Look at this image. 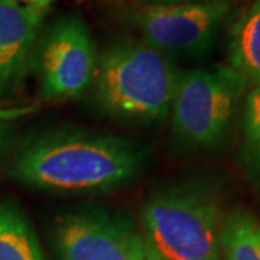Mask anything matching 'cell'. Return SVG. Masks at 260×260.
Returning <instances> with one entry per match:
<instances>
[{
	"label": "cell",
	"mask_w": 260,
	"mask_h": 260,
	"mask_svg": "<svg viewBox=\"0 0 260 260\" xmlns=\"http://www.w3.org/2000/svg\"><path fill=\"white\" fill-rule=\"evenodd\" d=\"M153 148L139 139L80 126H51L13 148L8 174L25 188L58 195H103L132 185Z\"/></svg>",
	"instance_id": "1"
},
{
	"label": "cell",
	"mask_w": 260,
	"mask_h": 260,
	"mask_svg": "<svg viewBox=\"0 0 260 260\" xmlns=\"http://www.w3.org/2000/svg\"><path fill=\"white\" fill-rule=\"evenodd\" d=\"M179 71L174 61L136 38H120L97 54L90 106L117 124L162 127L169 120Z\"/></svg>",
	"instance_id": "2"
},
{
	"label": "cell",
	"mask_w": 260,
	"mask_h": 260,
	"mask_svg": "<svg viewBox=\"0 0 260 260\" xmlns=\"http://www.w3.org/2000/svg\"><path fill=\"white\" fill-rule=\"evenodd\" d=\"M223 203L221 188L208 178L172 179L152 188L140 210L149 257L220 260Z\"/></svg>",
	"instance_id": "3"
},
{
	"label": "cell",
	"mask_w": 260,
	"mask_h": 260,
	"mask_svg": "<svg viewBox=\"0 0 260 260\" xmlns=\"http://www.w3.org/2000/svg\"><path fill=\"white\" fill-rule=\"evenodd\" d=\"M249 85L229 65L179 71L168 120L174 150L192 155L221 148Z\"/></svg>",
	"instance_id": "4"
},
{
	"label": "cell",
	"mask_w": 260,
	"mask_h": 260,
	"mask_svg": "<svg viewBox=\"0 0 260 260\" xmlns=\"http://www.w3.org/2000/svg\"><path fill=\"white\" fill-rule=\"evenodd\" d=\"M97 54L93 35L80 15L65 13L42 25L30 67L41 99L68 102L87 93Z\"/></svg>",
	"instance_id": "5"
},
{
	"label": "cell",
	"mask_w": 260,
	"mask_h": 260,
	"mask_svg": "<svg viewBox=\"0 0 260 260\" xmlns=\"http://www.w3.org/2000/svg\"><path fill=\"white\" fill-rule=\"evenodd\" d=\"M52 237L59 260H146L140 227L117 207L81 203L56 215Z\"/></svg>",
	"instance_id": "6"
},
{
	"label": "cell",
	"mask_w": 260,
	"mask_h": 260,
	"mask_svg": "<svg viewBox=\"0 0 260 260\" xmlns=\"http://www.w3.org/2000/svg\"><path fill=\"white\" fill-rule=\"evenodd\" d=\"M236 0L155 5L130 12L129 23L140 41L168 58H197L214 47L234 10Z\"/></svg>",
	"instance_id": "7"
},
{
	"label": "cell",
	"mask_w": 260,
	"mask_h": 260,
	"mask_svg": "<svg viewBox=\"0 0 260 260\" xmlns=\"http://www.w3.org/2000/svg\"><path fill=\"white\" fill-rule=\"evenodd\" d=\"M47 10L0 0V100L20 91L30 74L34 47Z\"/></svg>",
	"instance_id": "8"
},
{
	"label": "cell",
	"mask_w": 260,
	"mask_h": 260,
	"mask_svg": "<svg viewBox=\"0 0 260 260\" xmlns=\"http://www.w3.org/2000/svg\"><path fill=\"white\" fill-rule=\"evenodd\" d=\"M229 67L246 81L260 85V0H253L229 30Z\"/></svg>",
	"instance_id": "9"
},
{
	"label": "cell",
	"mask_w": 260,
	"mask_h": 260,
	"mask_svg": "<svg viewBox=\"0 0 260 260\" xmlns=\"http://www.w3.org/2000/svg\"><path fill=\"white\" fill-rule=\"evenodd\" d=\"M0 260H45L29 218L12 200L0 201Z\"/></svg>",
	"instance_id": "10"
},
{
	"label": "cell",
	"mask_w": 260,
	"mask_h": 260,
	"mask_svg": "<svg viewBox=\"0 0 260 260\" xmlns=\"http://www.w3.org/2000/svg\"><path fill=\"white\" fill-rule=\"evenodd\" d=\"M220 247L225 260H260V218L239 207L224 218Z\"/></svg>",
	"instance_id": "11"
},
{
	"label": "cell",
	"mask_w": 260,
	"mask_h": 260,
	"mask_svg": "<svg viewBox=\"0 0 260 260\" xmlns=\"http://www.w3.org/2000/svg\"><path fill=\"white\" fill-rule=\"evenodd\" d=\"M242 138L237 149V167L260 192V85L247 91L242 109Z\"/></svg>",
	"instance_id": "12"
},
{
	"label": "cell",
	"mask_w": 260,
	"mask_h": 260,
	"mask_svg": "<svg viewBox=\"0 0 260 260\" xmlns=\"http://www.w3.org/2000/svg\"><path fill=\"white\" fill-rule=\"evenodd\" d=\"M30 109H0V159L8 152L15 121L28 114Z\"/></svg>",
	"instance_id": "13"
},
{
	"label": "cell",
	"mask_w": 260,
	"mask_h": 260,
	"mask_svg": "<svg viewBox=\"0 0 260 260\" xmlns=\"http://www.w3.org/2000/svg\"><path fill=\"white\" fill-rule=\"evenodd\" d=\"M15 2H19V3L26 5V6H30V8H37V9L41 10H48V8H49L55 0H15Z\"/></svg>",
	"instance_id": "14"
},
{
	"label": "cell",
	"mask_w": 260,
	"mask_h": 260,
	"mask_svg": "<svg viewBox=\"0 0 260 260\" xmlns=\"http://www.w3.org/2000/svg\"><path fill=\"white\" fill-rule=\"evenodd\" d=\"M195 2H214V0H150L155 5H175V3H195Z\"/></svg>",
	"instance_id": "15"
},
{
	"label": "cell",
	"mask_w": 260,
	"mask_h": 260,
	"mask_svg": "<svg viewBox=\"0 0 260 260\" xmlns=\"http://www.w3.org/2000/svg\"><path fill=\"white\" fill-rule=\"evenodd\" d=\"M146 260H156V259H153V257H149V256H148V259H146Z\"/></svg>",
	"instance_id": "16"
}]
</instances>
